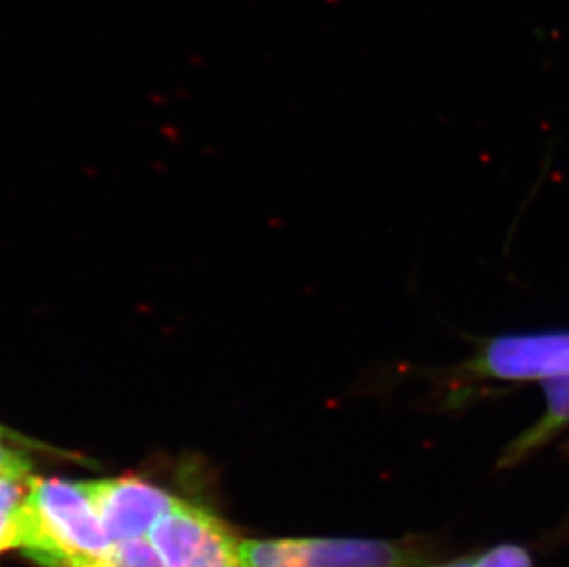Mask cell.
I'll return each mask as SVG.
<instances>
[{
  "mask_svg": "<svg viewBox=\"0 0 569 567\" xmlns=\"http://www.w3.org/2000/svg\"><path fill=\"white\" fill-rule=\"evenodd\" d=\"M6 439V431H2V428H0V442H4Z\"/></svg>",
  "mask_w": 569,
  "mask_h": 567,
  "instance_id": "7c38bea8",
  "label": "cell"
},
{
  "mask_svg": "<svg viewBox=\"0 0 569 567\" xmlns=\"http://www.w3.org/2000/svg\"><path fill=\"white\" fill-rule=\"evenodd\" d=\"M478 567H537L531 551L520 544H498L476 553Z\"/></svg>",
  "mask_w": 569,
  "mask_h": 567,
  "instance_id": "52a82bcc",
  "label": "cell"
},
{
  "mask_svg": "<svg viewBox=\"0 0 569 567\" xmlns=\"http://www.w3.org/2000/svg\"><path fill=\"white\" fill-rule=\"evenodd\" d=\"M28 483L0 477V519L17 518L27 498Z\"/></svg>",
  "mask_w": 569,
  "mask_h": 567,
  "instance_id": "ba28073f",
  "label": "cell"
},
{
  "mask_svg": "<svg viewBox=\"0 0 569 567\" xmlns=\"http://www.w3.org/2000/svg\"><path fill=\"white\" fill-rule=\"evenodd\" d=\"M19 516L17 518L0 519V555L19 547Z\"/></svg>",
  "mask_w": 569,
  "mask_h": 567,
  "instance_id": "30bf717a",
  "label": "cell"
},
{
  "mask_svg": "<svg viewBox=\"0 0 569 567\" xmlns=\"http://www.w3.org/2000/svg\"><path fill=\"white\" fill-rule=\"evenodd\" d=\"M17 521V549L39 566L89 567L113 546L86 481L32 477Z\"/></svg>",
  "mask_w": 569,
  "mask_h": 567,
  "instance_id": "6da1fadb",
  "label": "cell"
},
{
  "mask_svg": "<svg viewBox=\"0 0 569 567\" xmlns=\"http://www.w3.org/2000/svg\"><path fill=\"white\" fill-rule=\"evenodd\" d=\"M150 540L167 567H243L237 536L212 514L181 499L157 521Z\"/></svg>",
  "mask_w": 569,
  "mask_h": 567,
  "instance_id": "7a4b0ae2",
  "label": "cell"
},
{
  "mask_svg": "<svg viewBox=\"0 0 569 567\" xmlns=\"http://www.w3.org/2000/svg\"><path fill=\"white\" fill-rule=\"evenodd\" d=\"M546 409L537 422L510 440L498 459V468L507 470L521 465L546 446L551 445L562 431L569 428V375L543 381Z\"/></svg>",
  "mask_w": 569,
  "mask_h": 567,
  "instance_id": "5b68a950",
  "label": "cell"
},
{
  "mask_svg": "<svg viewBox=\"0 0 569 567\" xmlns=\"http://www.w3.org/2000/svg\"><path fill=\"white\" fill-rule=\"evenodd\" d=\"M468 370L489 380L540 384L569 375V332L498 336L478 348Z\"/></svg>",
  "mask_w": 569,
  "mask_h": 567,
  "instance_id": "3957f363",
  "label": "cell"
},
{
  "mask_svg": "<svg viewBox=\"0 0 569 567\" xmlns=\"http://www.w3.org/2000/svg\"><path fill=\"white\" fill-rule=\"evenodd\" d=\"M89 567H167L162 557L148 538L113 541L106 555Z\"/></svg>",
  "mask_w": 569,
  "mask_h": 567,
  "instance_id": "8992f818",
  "label": "cell"
},
{
  "mask_svg": "<svg viewBox=\"0 0 569 567\" xmlns=\"http://www.w3.org/2000/svg\"><path fill=\"white\" fill-rule=\"evenodd\" d=\"M87 485L111 541L148 538L157 521L179 499L139 477H114Z\"/></svg>",
  "mask_w": 569,
  "mask_h": 567,
  "instance_id": "277c9868",
  "label": "cell"
},
{
  "mask_svg": "<svg viewBox=\"0 0 569 567\" xmlns=\"http://www.w3.org/2000/svg\"><path fill=\"white\" fill-rule=\"evenodd\" d=\"M0 477L17 481H30L33 477L27 457L4 442H0Z\"/></svg>",
  "mask_w": 569,
  "mask_h": 567,
  "instance_id": "9c48e42d",
  "label": "cell"
},
{
  "mask_svg": "<svg viewBox=\"0 0 569 567\" xmlns=\"http://www.w3.org/2000/svg\"><path fill=\"white\" fill-rule=\"evenodd\" d=\"M425 567H478L476 564V553L467 555V557L453 558V560H446V563H431Z\"/></svg>",
  "mask_w": 569,
  "mask_h": 567,
  "instance_id": "8fae6325",
  "label": "cell"
}]
</instances>
